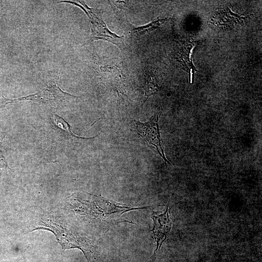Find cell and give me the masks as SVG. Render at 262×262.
Listing matches in <instances>:
<instances>
[{"instance_id": "cell-3", "label": "cell", "mask_w": 262, "mask_h": 262, "mask_svg": "<svg viewBox=\"0 0 262 262\" xmlns=\"http://www.w3.org/2000/svg\"><path fill=\"white\" fill-rule=\"evenodd\" d=\"M158 120L159 115L156 114L147 122L137 121L135 123V130L143 140L156 148L157 151L163 158L166 166L167 163L170 164V162L166 159L164 154V147L161 136Z\"/></svg>"}, {"instance_id": "cell-7", "label": "cell", "mask_w": 262, "mask_h": 262, "mask_svg": "<svg viewBox=\"0 0 262 262\" xmlns=\"http://www.w3.org/2000/svg\"><path fill=\"white\" fill-rule=\"evenodd\" d=\"M166 21V19H158L148 24L134 28L132 32L137 35H142L146 33L151 32L157 29L159 26Z\"/></svg>"}, {"instance_id": "cell-6", "label": "cell", "mask_w": 262, "mask_h": 262, "mask_svg": "<svg viewBox=\"0 0 262 262\" xmlns=\"http://www.w3.org/2000/svg\"><path fill=\"white\" fill-rule=\"evenodd\" d=\"M100 74L103 80L111 86L120 90L123 84V76L118 67L106 65L99 67Z\"/></svg>"}, {"instance_id": "cell-8", "label": "cell", "mask_w": 262, "mask_h": 262, "mask_svg": "<svg viewBox=\"0 0 262 262\" xmlns=\"http://www.w3.org/2000/svg\"><path fill=\"white\" fill-rule=\"evenodd\" d=\"M159 88V85L154 78L148 77L146 78L145 83L143 87L144 95L146 97L144 104L145 103L149 97L155 94L157 92Z\"/></svg>"}, {"instance_id": "cell-5", "label": "cell", "mask_w": 262, "mask_h": 262, "mask_svg": "<svg viewBox=\"0 0 262 262\" xmlns=\"http://www.w3.org/2000/svg\"><path fill=\"white\" fill-rule=\"evenodd\" d=\"M198 44L197 41H186L183 42L178 48L176 59L183 69L188 72L189 82L192 83L193 74L196 71L193 60L192 55L194 49Z\"/></svg>"}, {"instance_id": "cell-10", "label": "cell", "mask_w": 262, "mask_h": 262, "mask_svg": "<svg viewBox=\"0 0 262 262\" xmlns=\"http://www.w3.org/2000/svg\"><path fill=\"white\" fill-rule=\"evenodd\" d=\"M112 2L118 7L119 8H123L127 7L128 3L125 1H112Z\"/></svg>"}, {"instance_id": "cell-2", "label": "cell", "mask_w": 262, "mask_h": 262, "mask_svg": "<svg viewBox=\"0 0 262 262\" xmlns=\"http://www.w3.org/2000/svg\"><path fill=\"white\" fill-rule=\"evenodd\" d=\"M2 97L4 100L3 107L7 104L21 100L48 104L69 101L81 98L63 91L59 86L58 80L49 82L43 89L32 95L14 99L7 98L4 96Z\"/></svg>"}, {"instance_id": "cell-1", "label": "cell", "mask_w": 262, "mask_h": 262, "mask_svg": "<svg viewBox=\"0 0 262 262\" xmlns=\"http://www.w3.org/2000/svg\"><path fill=\"white\" fill-rule=\"evenodd\" d=\"M59 2L74 4L85 12L88 16L91 29V34L86 43L94 40H103L117 46L121 50L125 49L124 36H119L109 30L103 20V13L100 10L90 8L82 1H60Z\"/></svg>"}, {"instance_id": "cell-9", "label": "cell", "mask_w": 262, "mask_h": 262, "mask_svg": "<svg viewBox=\"0 0 262 262\" xmlns=\"http://www.w3.org/2000/svg\"><path fill=\"white\" fill-rule=\"evenodd\" d=\"M52 120L53 123L56 126H57L60 129L65 131L69 135L75 137L83 138V137L76 136L74 134H73L70 131V126L68 123L66 122L63 118L58 116L57 115L55 114L53 115Z\"/></svg>"}, {"instance_id": "cell-4", "label": "cell", "mask_w": 262, "mask_h": 262, "mask_svg": "<svg viewBox=\"0 0 262 262\" xmlns=\"http://www.w3.org/2000/svg\"><path fill=\"white\" fill-rule=\"evenodd\" d=\"M170 209L167 207L165 212L158 214H153L151 218L153 220V227L151 231L156 243L155 253L161 247L166 239L172 227V222L169 216Z\"/></svg>"}]
</instances>
